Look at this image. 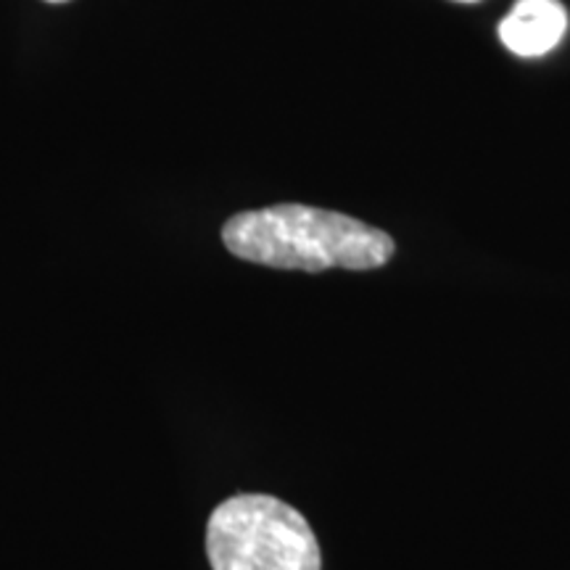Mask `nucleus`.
I'll use <instances>...</instances> for the list:
<instances>
[{"mask_svg":"<svg viewBox=\"0 0 570 570\" xmlns=\"http://www.w3.org/2000/svg\"><path fill=\"white\" fill-rule=\"evenodd\" d=\"M48 3H67V0H48Z\"/></svg>","mask_w":570,"mask_h":570,"instance_id":"nucleus-4","label":"nucleus"},{"mask_svg":"<svg viewBox=\"0 0 570 570\" xmlns=\"http://www.w3.org/2000/svg\"><path fill=\"white\" fill-rule=\"evenodd\" d=\"M212 570H323L306 518L269 494H238L217 504L206 523Z\"/></svg>","mask_w":570,"mask_h":570,"instance_id":"nucleus-2","label":"nucleus"},{"mask_svg":"<svg viewBox=\"0 0 570 570\" xmlns=\"http://www.w3.org/2000/svg\"><path fill=\"white\" fill-rule=\"evenodd\" d=\"M568 32V11L560 0H518L499 24V38L520 59H539L560 46Z\"/></svg>","mask_w":570,"mask_h":570,"instance_id":"nucleus-3","label":"nucleus"},{"mask_svg":"<svg viewBox=\"0 0 570 570\" xmlns=\"http://www.w3.org/2000/svg\"><path fill=\"white\" fill-rule=\"evenodd\" d=\"M223 244L244 262L298 273L377 269L396 254L389 233L346 214L302 204L235 214L223 227Z\"/></svg>","mask_w":570,"mask_h":570,"instance_id":"nucleus-1","label":"nucleus"},{"mask_svg":"<svg viewBox=\"0 0 570 570\" xmlns=\"http://www.w3.org/2000/svg\"><path fill=\"white\" fill-rule=\"evenodd\" d=\"M460 3H475V0H460Z\"/></svg>","mask_w":570,"mask_h":570,"instance_id":"nucleus-5","label":"nucleus"}]
</instances>
